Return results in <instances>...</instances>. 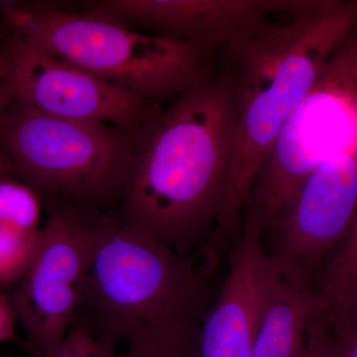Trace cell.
I'll use <instances>...</instances> for the list:
<instances>
[{
	"instance_id": "obj_14",
	"label": "cell",
	"mask_w": 357,
	"mask_h": 357,
	"mask_svg": "<svg viewBox=\"0 0 357 357\" xmlns=\"http://www.w3.org/2000/svg\"><path fill=\"white\" fill-rule=\"evenodd\" d=\"M319 294L326 323L357 333V267L325 272Z\"/></svg>"
},
{
	"instance_id": "obj_15",
	"label": "cell",
	"mask_w": 357,
	"mask_h": 357,
	"mask_svg": "<svg viewBox=\"0 0 357 357\" xmlns=\"http://www.w3.org/2000/svg\"><path fill=\"white\" fill-rule=\"evenodd\" d=\"M39 236L40 232L27 234L0 223V289L13 291L22 280L36 252Z\"/></svg>"
},
{
	"instance_id": "obj_16",
	"label": "cell",
	"mask_w": 357,
	"mask_h": 357,
	"mask_svg": "<svg viewBox=\"0 0 357 357\" xmlns=\"http://www.w3.org/2000/svg\"><path fill=\"white\" fill-rule=\"evenodd\" d=\"M52 357H128L119 349L105 344L77 321L62 344Z\"/></svg>"
},
{
	"instance_id": "obj_18",
	"label": "cell",
	"mask_w": 357,
	"mask_h": 357,
	"mask_svg": "<svg viewBox=\"0 0 357 357\" xmlns=\"http://www.w3.org/2000/svg\"><path fill=\"white\" fill-rule=\"evenodd\" d=\"M330 356L357 357V333L328 325Z\"/></svg>"
},
{
	"instance_id": "obj_8",
	"label": "cell",
	"mask_w": 357,
	"mask_h": 357,
	"mask_svg": "<svg viewBox=\"0 0 357 357\" xmlns=\"http://www.w3.org/2000/svg\"><path fill=\"white\" fill-rule=\"evenodd\" d=\"M3 47L10 105L138 134H146L163 112L160 105L114 88L14 33Z\"/></svg>"
},
{
	"instance_id": "obj_17",
	"label": "cell",
	"mask_w": 357,
	"mask_h": 357,
	"mask_svg": "<svg viewBox=\"0 0 357 357\" xmlns=\"http://www.w3.org/2000/svg\"><path fill=\"white\" fill-rule=\"evenodd\" d=\"M17 319L8 293L0 289V344H17L26 351L24 340L17 333Z\"/></svg>"
},
{
	"instance_id": "obj_22",
	"label": "cell",
	"mask_w": 357,
	"mask_h": 357,
	"mask_svg": "<svg viewBox=\"0 0 357 357\" xmlns=\"http://www.w3.org/2000/svg\"><path fill=\"white\" fill-rule=\"evenodd\" d=\"M330 356V337L328 333L319 335L314 351L309 357H328Z\"/></svg>"
},
{
	"instance_id": "obj_21",
	"label": "cell",
	"mask_w": 357,
	"mask_h": 357,
	"mask_svg": "<svg viewBox=\"0 0 357 357\" xmlns=\"http://www.w3.org/2000/svg\"><path fill=\"white\" fill-rule=\"evenodd\" d=\"M10 105L6 88V61L3 45H0V128L6 119L7 110Z\"/></svg>"
},
{
	"instance_id": "obj_10",
	"label": "cell",
	"mask_w": 357,
	"mask_h": 357,
	"mask_svg": "<svg viewBox=\"0 0 357 357\" xmlns=\"http://www.w3.org/2000/svg\"><path fill=\"white\" fill-rule=\"evenodd\" d=\"M261 236L243 229L229 274L199 326L196 357H252L260 314L276 273Z\"/></svg>"
},
{
	"instance_id": "obj_19",
	"label": "cell",
	"mask_w": 357,
	"mask_h": 357,
	"mask_svg": "<svg viewBox=\"0 0 357 357\" xmlns=\"http://www.w3.org/2000/svg\"><path fill=\"white\" fill-rule=\"evenodd\" d=\"M357 267V215L351 232L344 241L342 248L326 267V272L342 271Z\"/></svg>"
},
{
	"instance_id": "obj_5",
	"label": "cell",
	"mask_w": 357,
	"mask_h": 357,
	"mask_svg": "<svg viewBox=\"0 0 357 357\" xmlns=\"http://www.w3.org/2000/svg\"><path fill=\"white\" fill-rule=\"evenodd\" d=\"M146 134L11 103L0 142L17 177L40 194L105 206L123 197Z\"/></svg>"
},
{
	"instance_id": "obj_4",
	"label": "cell",
	"mask_w": 357,
	"mask_h": 357,
	"mask_svg": "<svg viewBox=\"0 0 357 357\" xmlns=\"http://www.w3.org/2000/svg\"><path fill=\"white\" fill-rule=\"evenodd\" d=\"M3 15L14 34L160 107L217 70L215 52L141 32L93 9L79 13L47 2L11 1Z\"/></svg>"
},
{
	"instance_id": "obj_6",
	"label": "cell",
	"mask_w": 357,
	"mask_h": 357,
	"mask_svg": "<svg viewBox=\"0 0 357 357\" xmlns=\"http://www.w3.org/2000/svg\"><path fill=\"white\" fill-rule=\"evenodd\" d=\"M357 145V26L281 128L251 188L244 227L271 229L289 199L321 164Z\"/></svg>"
},
{
	"instance_id": "obj_9",
	"label": "cell",
	"mask_w": 357,
	"mask_h": 357,
	"mask_svg": "<svg viewBox=\"0 0 357 357\" xmlns=\"http://www.w3.org/2000/svg\"><path fill=\"white\" fill-rule=\"evenodd\" d=\"M357 215V145L321 164L297 188L271 229L275 267L311 284L312 272L349 236Z\"/></svg>"
},
{
	"instance_id": "obj_1",
	"label": "cell",
	"mask_w": 357,
	"mask_h": 357,
	"mask_svg": "<svg viewBox=\"0 0 357 357\" xmlns=\"http://www.w3.org/2000/svg\"><path fill=\"white\" fill-rule=\"evenodd\" d=\"M356 26L357 0H321L284 22L258 21L218 47L217 69L229 89L236 140L215 243L236 229L281 128Z\"/></svg>"
},
{
	"instance_id": "obj_23",
	"label": "cell",
	"mask_w": 357,
	"mask_h": 357,
	"mask_svg": "<svg viewBox=\"0 0 357 357\" xmlns=\"http://www.w3.org/2000/svg\"><path fill=\"white\" fill-rule=\"evenodd\" d=\"M11 1H0V13H3L6 11V7Z\"/></svg>"
},
{
	"instance_id": "obj_7",
	"label": "cell",
	"mask_w": 357,
	"mask_h": 357,
	"mask_svg": "<svg viewBox=\"0 0 357 357\" xmlns=\"http://www.w3.org/2000/svg\"><path fill=\"white\" fill-rule=\"evenodd\" d=\"M47 210L30 266L8 293L33 357L53 356L76 323L96 244L95 217L55 199Z\"/></svg>"
},
{
	"instance_id": "obj_13",
	"label": "cell",
	"mask_w": 357,
	"mask_h": 357,
	"mask_svg": "<svg viewBox=\"0 0 357 357\" xmlns=\"http://www.w3.org/2000/svg\"><path fill=\"white\" fill-rule=\"evenodd\" d=\"M42 195L15 177H0V223L27 234L42 229Z\"/></svg>"
},
{
	"instance_id": "obj_11",
	"label": "cell",
	"mask_w": 357,
	"mask_h": 357,
	"mask_svg": "<svg viewBox=\"0 0 357 357\" xmlns=\"http://www.w3.org/2000/svg\"><path fill=\"white\" fill-rule=\"evenodd\" d=\"M88 8L134 29L191 42L213 52L269 17L265 0H100Z\"/></svg>"
},
{
	"instance_id": "obj_20",
	"label": "cell",
	"mask_w": 357,
	"mask_h": 357,
	"mask_svg": "<svg viewBox=\"0 0 357 357\" xmlns=\"http://www.w3.org/2000/svg\"><path fill=\"white\" fill-rule=\"evenodd\" d=\"M196 345L152 344L126 354L128 357H196Z\"/></svg>"
},
{
	"instance_id": "obj_12",
	"label": "cell",
	"mask_w": 357,
	"mask_h": 357,
	"mask_svg": "<svg viewBox=\"0 0 357 357\" xmlns=\"http://www.w3.org/2000/svg\"><path fill=\"white\" fill-rule=\"evenodd\" d=\"M321 312V297L311 284L276 269L258 321L252 357H309L318 342Z\"/></svg>"
},
{
	"instance_id": "obj_3",
	"label": "cell",
	"mask_w": 357,
	"mask_h": 357,
	"mask_svg": "<svg viewBox=\"0 0 357 357\" xmlns=\"http://www.w3.org/2000/svg\"><path fill=\"white\" fill-rule=\"evenodd\" d=\"M96 244L77 321L128 352L196 344L206 310L204 275L183 253L121 218L95 217Z\"/></svg>"
},
{
	"instance_id": "obj_2",
	"label": "cell",
	"mask_w": 357,
	"mask_h": 357,
	"mask_svg": "<svg viewBox=\"0 0 357 357\" xmlns=\"http://www.w3.org/2000/svg\"><path fill=\"white\" fill-rule=\"evenodd\" d=\"M236 119L218 70L163 109L141 142L122 222L183 253L217 225L227 197Z\"/></svg>"
}]
</instances>
